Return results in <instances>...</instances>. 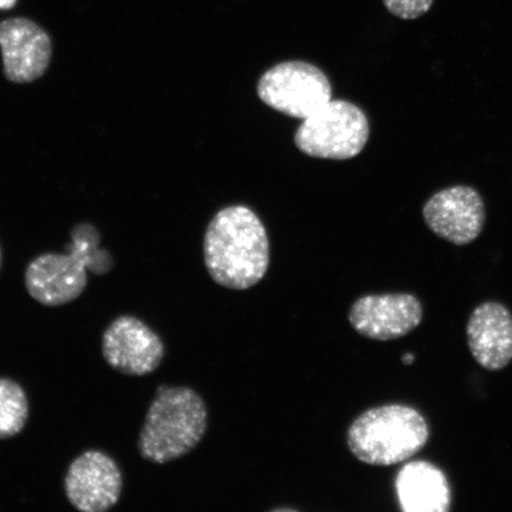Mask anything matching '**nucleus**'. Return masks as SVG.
I'll return each mask as SVG.
<instances>
[{
  "label": "nucleus",
  "mask_w": 512,
  "mask_h": 512,
  "mask_svg": "<svg viewBox=\"0 0 512 512\" xmlns=\"http://www.w3.org/2000/svg\"><path fill=\"white\" fill-rule=\"evenodd\" d=\"M204 261L211 279L229 290L259 284L270 265V242L264 224L251 209H223L204 236Z\"/></svg>",
  "instance_id": "f257e3e1"
},
{
  "label": "nucleus",
  "mask_w": 512,
  "mask_h": 512,
  "mask_svg": "<svg viewBox=\"0 0 512 512\" xmlns=\"http://www.w3.org/2000/svg\"><path fill=\"white\" fill-rule=\"evenodd\" d=\"M208 409L194 389L160 386L138 439L140 456L163 465L187 456L201 443Z\"/></svg>",
  "instance_id": "f03ea898"
},
{
  "label": "nucleus",
  "mask_w": 512,
  "mask_h": 512,
  "mask_svg": "<svg viewBox=\"0 0 512 512\" xmlns=\"http://www.w3.org/2000/svg\"><path fill=\"white\" fill-rule=\"evenodd\" d=\"M430 428L424 415L400 403L362 413L348 431V446L362 463L393 466L406 462L426 446Z\"/></svg>",
  "instance_id": "7ed1b4c3"
},
{
  "label": "nucleus",
  "mask_w": 512,
  "mask_h": 512,
  "mask_svg": "<svg viewBox=\"0 0 512 512\" xmlns=\"http://www.w3.org/2000/svg\"><path fill=\"white\" fill-rule=\"evenodd\" d=\"M369 136V120L360 107L345 100H330L304 119L294 143L307 156L345 160L360 155Z\"/></svg>",
  "instance_id": "20e7f679"
},
{
  "label": "nucleus",
  "mask_w": 512,
  "mask_h": 512,
  "mask_svg": "<svg viewBox=\"0 0 512 512\" xmlns=\"http://www.w3.org/2000/svg\"><path fill=\"white\" fill-rule=\"evenodd\" d=\"M258 94L275 111L304 120L328 104L332 88L326 75L313 64L288 61L261 76Z\"/></svg>",
  "instance_id": "39448f33"
},
{
  "label": "nucleus",
  "mask_w": 512,
  "mask_h": 512,
  "mask_svg": "<svg viewBox=\"0 0 512 512\" xmlns=\"http://www.w3.org/2000/svg\"><path fill=\"white\" fill-rule=\"evenodd\" d=\"M123 472L117 462L102 451L89 450L70 463L64 476V492L80 512H106L123 494Z\"/></svg>",
  "instance_id": "423d86ee"
},
{
  "label": "nucleus",
  "mask_w": 512,
  "mask_h": 512,
  "mask_svg": "<svg viewBox=\"0 0 512 512\" xmlns=\"http://www.w3.org/2000/svg\"><path fill=\"white\" fill-rule=\"evenodd\" d=\"M102 357L113 370L127 376H146L162 364L165 347L143 320L124 315L108 325L101 342Z\"/></svg>",
  "instance_id": "0eeeda50"
},
{
  "label": "nucleus",
  "mask_w": 512,
  "mask_h": 512,
  "mask_svg": "<svg viewBox=\"0 0 512 512\" xmlns=\"http://www.w3.org/2000/svg\"><path fill=\"white\" fill-rule=\"evenodd\" d=\"M424 318V307L411 293L370 294L351 306L349 322L373 341H394L411 334Z\"/></svg>",
  "instance_id": "6e6552de"
},
{
  "label": "nucleus",
  "mask_w": 512,
  "mask_h": 512,
  "mask_svg": "<svg viewBox=\"0 0 512 512\" xmlns=\"http://www.w3.org/2000/svg\"><path fill=\"white\" fill-rule=\"evenodd\" d=\"M0 51L6 80L24 85L47 73L54 47L41 25L27 17H14L0 22Z\"/></svg>",
  "instance_id": "1a4fd4ad"
},
{
  "label": "nucleus",
  "mask_w": 512,
  "mask_h": 512,
  "mask_svg": "<svg viewBox=\"0 0 512 512\" xmlns=\"http://www.w3.org/2000/svg\"><path fill=\"white\" fill-rule=\"evenodd\" d=\"M427 227L456 246L470 245L482 234L485 203L476 189L456 185L434 194L422 210Z\"/></svg>",
  "instance_id": "9d476101"
},
{
  "label": "nucleus",
  "mask_w": 512,
  "mask_h": 512,
  "mask_svg": "<svg viewBox=\"0 0 512 512\" xmlns=\"http://www.w3.org/2000/svg\"><path fill=\"white\" fill-rule=\"evenodd\" d=\"M24 284L29 296L43 306L59 307L74 302L85 292V265L73 253H44L25 270Z\"/></svg>",
  "instance_id": "9b49d317"
},
{
  "label": "nucleus",
  "mask_w": 512,
  "mask_h": 512,
  "mask_svg": "<svg viewBox=\"0 0 512 512\" xmlns=\"http://www.w3.org/2000/svg\"><path fill=\"white\" fill-rule=\"evenodd\" d=\"M467 344L480 367L499 371L512 361V313L497 302L480 304L466 326Z\"/></svg>",
  "instance_id": "f8f14e48"
},
{
  "label": "nucleus",
  "mask_w": 512,
  "mask_h": 512,
  "mask_svg": "<svg viewBox=\"0 0 512 512\" xmlns=\"http://www.w3.org/2000/svg\"><path fill=\"white\" fill-rule=\"evenodd\" d=\"M396 495L405 512H447L451 509L450 483L437 465L425 460L403 465L395 479Z\"/></svg>",
  "instance_id": "ddd939ff"
},
{
  "label": "nucleus",
  "mask_w": 512,
  "mask_h": 512,
  "mask_svg": "<svg viewBox=\"0 0 512 512\" xmlns=\"http://www.w3.org/2000/svg\"><path fill=\"white\" fill-rule=\"evenodd\" d=\"M29 415V398L21 384L8 377H0V440L21 434L28 424Z\"/></svg>",
  "instance_id": "4468645a"
},
{
  "label": "nucleus",
  "mask_w": 512,
  "mask_h": 512,
  "mask_svg": "<svg viewBox=\"0 0 512 512\" xmlns=\"http://www.w3.org/2000/svg\"><path fill=\"white\" fill-rule=\"evenodd\" d=\"M70 236L72 245L69 246V253L78 256L87 271L101 277L113 270V256L107 249L100 248L101 235L92 223L76 224Z\"/></svg>",
  "instance_id": "2eb2a0df"
},
{
  "label": "nucleus",
  "mask_w": 512,
  "mask_h": 512,
  "mask_svg": "<svg viewBox=\"0 0 512 512\" xmlns=\"http://www.w3.org/2000/svg\"><path fill=\"white\" fill-rule=\"evenodd\" d=\"M386 9L403 21H413L431 10L434 0H382Z\"/></svg>",
  "instance_id": "dca6fc26"
},
{
  "label": "nucleus",
  "mask_w": 512,
  "mask_h": 512,
  "mask_svg": "<svg viewBox=\"0 0 512 512\" xmlns=\"http://www.w3.org/2000/svg\"><path fill=\"white\" fill-rule=\"evenodd\" d=\"M18 0H0V10H11L15 8Z\"/></svg>",
  "instance_id": "f3484780"
},
{
  "label": "nucleus",
  "mask_w": 512,
  "mask_h": 512,
  "mask_svg": "<svg viewBox=\"0 0 512 512\" xmlns=\"http://www.w3.org/2000/svg\"><path fill=\"white\" fill-rule=\"evenodd\" d=\"M402 361L405 364H412L414 361V357L412 355H406L405 357H403Z\"/></svg>",
  "instance_id": "a211bd4d"
},
{
  "label": "nucleus",
  "mask_w": 512,
  "mask_h": 512,
  "mask_svg": "<svg viewBox=\"0 0 512 512\" xmlns=\"http://www.w3.org/2000/svg\"><path fill=\"white\" fill-rule=\"evenodd\" d=\"M2 265H3V251H2V247H0V270H2Z\"/></svg>",
  "instance_id": "6ab92c4d"
},
{
  "label": "nucleus",
  "mask_w": 512,
  "mask_h": 512,
  "mask_svg": "<svg viewBox=\"0 0 512 512\" xmlns=\"http://www.w3.org/2000/svg\"><path fill=\"white\" fill-rule=\"evenodd\" d=\"M273 511L275 512H280V511H297V510H294V509H287V508H281V509H274Z\"/></svg>",
  "instance_id": "aec40b11"
}]
</instances>
